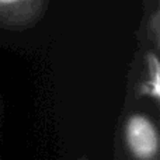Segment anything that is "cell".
I'll list each match as a JSON object with an SVG mask.
<instances>
[{"mask_svg":"<svg viewBox=\"0 0 160 160\" xmlns=\"http://www.w3.org/2000/svg\"><path fill=\"white\" fill-rule=\"evenodd\" d=\"M45 0H0V22L8 25L32 24L44 11Z\"/></svg>","mask_w":160,"mask_h":160,"instance_id":"2","label":"cell"},{"mask_svg":"<svg viewBox=\"0 0 160 160\" xmlns=\"http://www.w3.org/2000/svg\"><path fill=\"white\" fill-rule=\"evenodd\" d=\"M159 61L158 56L153 55V61H152V76H149L145 84H142L141 87V94H146L150 96L158 101L159 100Z\"/></svg>","mask_w":160,"mask_h":160,"instance_id":"3","label":"cell"},{"mask_svg":"<svg viewBox=\"0 0 160 160\" xmlns=\"http://www.w3.org/2000/svg\"><path fill=\"white\" fill-rule=\"evenodd\" d=\"M125 142L136 160H155L159 153L158 128L149 117L132 114L125 122Z\"/></svg>","mask_w":160,"mask_h":160,"instance_id":"1","label":"cell"}]
</instances>
